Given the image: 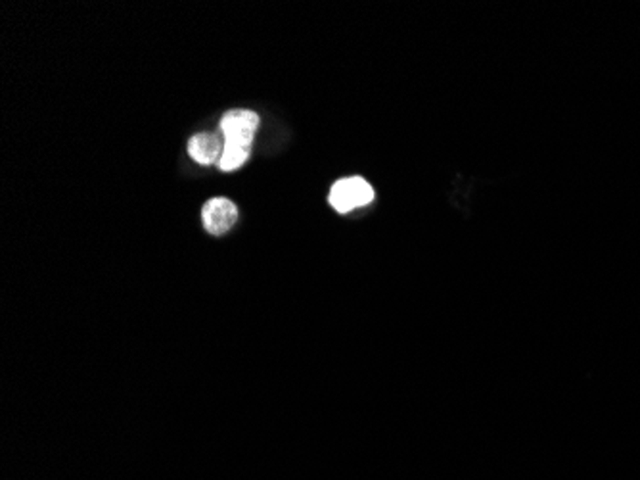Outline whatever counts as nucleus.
Masks as SVG:
<instances>
[{
	"mask_svg": "<svg viewBox=\"0 0 640 480\" xmlns=\"http://www.w3.org/2000/svg\"><path fill=\"white\" fill-rule=\"evenodd\" d=\"M372 200L374 190L362 177L341 179L330 190V204L340 214H347V211L371 204Z\"/></svg>",
	"mask_w": 640,
	"mask_h": 480,
	"instance_id": "nucleus-1",
	"label": "nucleus"
},
{
	"mask_svg": "<svg viewBox=\"0 0 640 480\" xmlns=\"http://www.w3.org/2000/svg\"><path fill=\"white\" fill-rule=\"evenodd\" d=\"M259 127V115L251 110H230L221 120V134L226 143L251 146Z\"/></svg>",
	"mask_w": 640,
	"mask_h": 480,
	"instance_id": "nucleus-2",
	"label": "nucleus"
},
{
	"mask_svg": "<svg viewBox=\"0 0 640 480\" xmlns=\"http://www.w3.org/2000/svg\"><path fill=\"white\" fill-rule=\"evenodd\" d=\"M202 219L211 235H223L236 223L238 209L226 198H211L202 209Z\"/></svg>",
	"mask_w": 640,
	"mask_h": 480,
	"instance_id": "nucleus-3",
	"label": "nucleus"
},
{
	"mask_svg": "<svg viewBox=\"0 0 640 480\" xmlns=\"http://www.w3.org/2000/svg\"><path fill=\"white\" fill-rule=\"evenodd\" d=\"M225 141H221L215 133H198L188 141V154L192 160H196L202 165H211L219 162L223 154Z\"/></svg>",
	"mask_w": 640,
	"mask_h": 480,
	"instance_id": "nucleus-4",
	"label": "nucleus"
},
{
	"mask_svg": "<svg viewBox=\"0 0 640 480\" xmlns=\"http://www.w3.org/2000/svg\"><path fill=\"white\" fill-rule=\"evenodd\" d=\"M249 152H251V146L238 144V143H226L225 141L223 154H221V158H219L217 164H219V167L223 171H235V169L242 167L247 162Z\"/></svg>",
	"mask_w": 640,
	"mask_h": 480,
	"instance_id": "nucleus-5",
	"label": "nucleus"
}]
</instances>
